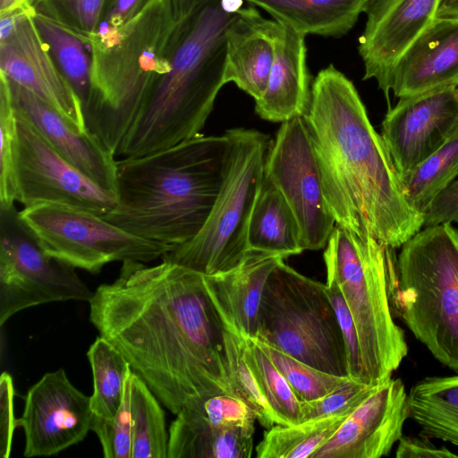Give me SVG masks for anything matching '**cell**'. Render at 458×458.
<instances>
[{
    "label": "cell",
    "instance_id": "obj_48",
    "mask_svg": "<svg viewBox=\"0 0 458 458\" xmlns=\"http://www.w3.org/2000/svg\"><path fill=\"white\" fill-rule=\"evenodd\" d=\"M223 10L228 13L238 12L243 4V0H220Z\"/></svg>",
    "mask_w": 458,
    "mask_h": 458
},
{
    "label": "cell",
    "instance_id": "obj_50",
    "mask_svg": "<svg viewBox=\"0 0 458 458\" xmlns=\"http://www.w3.org/2000/svg\"><path fill=\"white\" fill-rule=\"evenodd\" d=\"M372 1H374V0H372Z\"/></svg>",
    "mask_w": 458,
    "mask_h": 458
},
{
    "label": "cell",
    "instance_id": "obj_32",
    "mask_svg": "<svg viewBox=\"0 0 458 458\" xmlns=\"http://www.w3.org/2000/svg\"><path fill=\"white\" fill-rule=\"evenodd\" d=\"M457 177L458 131L400 181L409 205L424 216L434 199Z\"/></svg>",
    "mask_w": 458,
    "mask_h": 458
},
{
    "label": "cell",
    "instance_id": "obj_18",
    "mask_svg": "<svg viewBox=\"0 0 458 458\" xmlns=\"http://www.w3.org/2000/svg\"><path fill=\"white\" fill-rule=\"evenodd\" d=\"M33 13L21 18L10 34L0 39V72L88 131L81 103L42 41Z\"/></svg>",
    "mask_w": 458,
    "mask_h": 458
},
{
    "label": "cell",
    "instance_id": "obj_10",
    "mask_svg": "<svg viewBox=\"0 0 458 458\" xmlns=\"http://www.w3.org/2000/svg\"><path fill=\"white\" fill-rule=\"evenodd\" d=\"M76 267L49 255L14 204L0 205V326L16 313L56 301L89 302Z\"/></svg>",
    "mask_w": 458,
    "mask_h": 458
},
{
    "label": "cell",
    "instance_id": "obj_45",
    "mask_svg": "<svg viewBox=\"0 0 458 458\" xmlns=\"http://www.w3.org/2000/svg\"><path fill=\"white\" fill-rule=\"evenodd\" d=\"M430 438L420 435V437L403 435L398 441L395 452L397 458H458L445 446H436Z\"/></svg>",
    "mask_w": 458,
    "mask_h": 458
},
{
    "label": "cell",
    "instance_id": "obj_4",
    "mask_svg": "<svg viewBox=\"0 0 458 458\" xmlns=\"http://www.w3.org/2000/svg\"><path fill=\"white\" fill-rule=\"evenodd\" d=\"M234 13L225 12L220 0H211L177 22L167 67L150 89L117 156H142L200 133L226 84L225 33Z\"/></svg>",
    "mask_w": 458,
    "mask_h": 458
},
{
    "label": "cell",
    "instance_id": "obj_43",
    "mask_svg": "<svg viewBox=\"0 0 458 458\" xmlns=\"http://www.w3.org/2000/svg\"><path fill=\"white\" fill-rule=\"evenodd\" d=\"M14 386L10 374L3 372L0 377V455H10L15 428L19 427L14 416Z\"/></svg>",
    "mask_w": 458,
    "mask_h": 458
},
{
    "label": "cell",
    "instance_id": "obj_6",
    "mask_svg": "<svg viewBox=\"0 0 458 458\" xmlns=\"http://www.w3.org/2000/svg\"><path fill=\"white\" fill-rule=\"evenodd\" d=\"M323 256L327 276L338 284L356 327L362 381L380 385L408 354L390 301L397 275L394 249L335 225Z\"/></svg>",
    "mask_w": 458,
    "mask_h": 458
},
{
    "label": "cell",
    "instance_id": "obj_24",
    "mask_svg": "<svg viewBox=\"0 0 458 458\" xmlns=\"http://www.w3.org/2000/svg\"><path fill=\"white\" fill-rule=\"evenodd\" d=\"M255 424L214 427L184 406L171 423L167 458H250Z\"/></svg>",
    "mask_w": 458,
    "mask_h": 458
},
{
    "label": "cell",
    "instance_id": "obj_41",
    "mask_svg": "<svg viewBox=\"0 0 458 458\" xmlns=\"http://www.w3.org/2000/svg\"><path fill=\"white\" fill-rule=\"evenodd\" d=\"M149 1L105 0L97 30L89 40L90 50L108 48L121 29L132 20Z\"/></svg>",
    "mask_w": 458,
    "mask_h": 458
},
{
    "label": "cell",
    "instance_id": "obj_15",
    "mask_svg": "<svg viewBox=\"0 0 458 458\" xmlns=\"http://www.w3.org/2000/svg\"><path fill=\"white\" fill-rule=\"evenodd\" d=\"M18 420L25 435V457L55 455L91 430L90 396L73 386L64 369L47 372L28 390Z\"/></svg>",
    "mask_w": 458,
    "mask_h": 458
},
{
    "label": "cell",
    "instance_id": "obj_12",
    "mask_svg": "<svg viewBox=\"0 0 458 458\" xmlns=\"http://www.w3.org/2000/svg\"><path fill=\"white\" fill-rule=\"evenodd\" d=\"M264 175L292 208L304 250L325 248L336 224L326 199L304 116L282 123L270 143Z\"/></svg>",
    "mask_w": 458,
    "mask_h": 458
},
{
    "label": "cell",
    "instance_id": "obj_9",
    "mask_svg": "<svg viewBox=\"0 0 458 458\" xmlns=\"http://www.w3.org/2000/svg\"><path fill=\"white\" fill-rule=\"evenodd\" d=\"M253 338L318 369L348 377L344 341L326 284L284 259L265 284Z\"/></svg>",
    "mask_w": 458,
    "mask_h": 458
},
{
    "label": "cell",
    "instance_id": "obj_44",
    "mask_svg": "<svg viewBox=\"0 0 458 458\" xmlns=\"http://www.w3.org/2000/svg\"><path fill=\"white\" fill-rule=\"evenodd\" d=\"M423 217L424 227L441 224H458V178L434 199Z\"/></svg>",
    "mask_w": 458,
    "mask_h": 458
},
{
    "label": "cell",
    "instance_id": "obj_20",
    "mask_svg": "<svg viewBox=\"0 0 458 458\" xmlns=\"http://www.w3.org/2000/svg\"><path fill=\"white\" fill-rule=\"evenodd\" d=\"M284 26L253 5L241 8L225 33V83L233 82L255 101L263 95Z\"/></svg>",
    "mask_w": 458,
    "mask_h": 458
},
{
    "label": "cell",
    "instance_id": "obj_42",
    "mask_svg": "<svg viewBox=\"0 0 458 458\" xmlns=\"http://www.w3.org/2000/svg\"><path fill=\"white\" fill-rule=\"evenodd\" d=\"M326 285L344 341L347 375L352 379L362 381L359 339L352 316L336 282L327 276Z\"/></svg>",
    "mask_w": 458,
    "mask_h": 458
},
{
    "label": "cell",
    "instance_id": "obj_29",
    "mask_svg": "<svg viewBox=\"0 0 458 458\" xmlns=\"http://www.w3.org/2000/svg\"><path fill=\"white\" fill-rule=\"evenodd\" d=\"M351 413V412H350ZM350 413L267 428L255 451L258 458H312L338 430Z\"/></svg>",
    "mask_w": 458,
    "mask_h": 458
},
{
    "label": "cell",
    "instance_id": "obj_23",
    "mask_svg": "<svg viewBox=\"0 0 458 458\" xmlns=\"http://www.w3.org/2000/svg\"><path fill=\"white\" fill-rule=\"evenodd\" d=\"M283 26L266 89L255 101L259 116L274 123L304 116L310 100L306 36Z\"/></svg>",
    "mask_w": 458,
    "mask_h": 458
},
{
    "label": "cell",
    "instance_id": "obj_31",
    "mask_svg": "<svg viewBox=\"0 0 458 458\" xmlns=\"http://www.w3.org/2000/svg\"><path fill=\"white\" fill-rule=\"evenodd\" d=\"M159 400L131 373V458H167L169 433Z\"/></svg>",
    "mask_w": 458,
    "mask_h": 458
},
{
    "label": "cell",
    "instance_id": "obj_36",
    "mask_svg": "<svg viewBox=\"0 0 458 458\" xmlns=\"http://www.w3.org/2000/svg\"><path fill=\"white\" fill-rule=\"evenodd\" d=\"M0 205L14 204L17 195V117L7 78L0 72Z\"/></svg>",
    "mask_w": 458,
    "mask_h": 458
},
{
    "label": "cell",
    "instance_id": "obj_19",
    "mask_svg": "<svg viewBox=\"0 0 458 458\" xmlns=\"http://www.w3.org/2000/svg\"><path fill=\"white\" fill-rule=\"evenodd\" d=\"M7 81L15 110L83 175L115 195V156L89 130H81L51 105L9 78Z\"/></svg>",
    "mask_w": 458,
    "mask_h": 458
},
{
    "label": "cell",
    "instance_id": "obj_25",
    "mask_svg": "<svg viewBox=\"0 0 458 458\" xmlns=\"http://www.w3.org/2000/svg\"><path fill=\"white\" fill-rule=\"evenodd\" d=\"M277 21L303 34L342 37L356 24L372 0H246Z\"/></svg>",
    "mask_w": 458,
    "mask_h": 458
},
{
    "label": "cell",
    "instance_id": "obj_28",
    "mask_svg": "<svg viewBox=\"0 0 458 458\" xmlns=\"http://www.w3.org/2000/svg\"><path fill=\"white\" fill-rule=\"evenodd\" d=\"M32 19L53 61L84 109L90 93L92 58L89 45L78 32L35 6Z\"/></svg>",
    "mask_w": 458,
    "mask_h": 458
},
{
    "label": "cell",
    "instance_id": "obj_38",
    "mask_svg": "<svg viewBox=\"0 0 458 458\" xmlns=\"http://www.w3.org/2000/svg\"><path fill=\"white\" fill-rule=\"evenodd\" d=\"M376 386L350 378L322 397L301 402V421L350 413Z\"/></svg>",
    "mask_w": 458,
    "mask_h": 458
},
{
    "label": "cell",
    "instance_id": "obj_17",
    "mask_svg": "<svg viewBox=\"0 0 458 458\" xmlns=\"http://www.w3.org/2000/svg\"><path fill=\"white\" fill-rule=\"evenodd\" d=\"M410 418L408 393L400 378L376 388L345 418L312 458H379L390 454Z\"/></svg>",
    "mask_w": 458,
    "mask_h": 458
},
{
    "label": "cell",
    "instance_id": "obj_37",
    "mask_svg": "<svg viewBox=\"0 0 458 458\" xmlns=\"http://www.w3.org/2000/svg\"><path fill=\"white\" fill-rule=\"evenodd\" d=\"M131 371L126 378L122 403L114 419L104 420L93 416L91 430L97 435L106 458H131Z\"/></svg>",
    "mask_w": 458,
    "mask_h": 458
},
{
    "label": "cell",
    "instance_id": "obj_14",
    "mask_svg": "<svg viewBox=\"0 0 458 458\" xmlns=\"http://www.w3.org/2000/svg\"><path fill=\"white\" fill-rule=\"evenodd\" d=\"M458 131V82L401 98L389 107L381 136L403 178Z\"/></svg>",
    "mask_w": 458,
    "mask_h": 458
},
{
    "label": "cell",
    "instance_id": "obj_47",
    "mask_svg": "<svg viewBox=\"0 0 458 458\" xmlns=\"http://www.w3.org/2000/svg\"><path fill=\"white\" fill-rule=\"evenodd\" d=\"M436 18H458V0H442Z\"/></svg>",
    "mask_w": 458,
    "mask_h": 458
},
{
    "label": "cell",
    "instance_id": "obj_35",
    "mask_svg": "<svg viewBox=\"0 0 458 458\" xmlns=\"http://www.w3.org/2000/svg\"><path fill=\"white\" fill-rule=\"evenodd\" d=\"M255 340L288 381L301 402L322 397L351 378L318 369L276 347Z\"/></svg>",
    "mask_w": 458,
    "mask_h": 458
},
{
    "label": "cell",
    "instance_id": "obj_2",
    "mask_svg": "<svg viewBox=\"0 0 458 458\" xmlns=\"http://www.w3.org/2000/svg\"><path fill=\"white\" fill-rule=\"evenodd\" d=\"M304 117L336 225L394 249L423 227L354 84L333 64L315 77Z\"/></svg>",
    "mask_w": 458,
    "mask_h": 458
},
{
    "label": "cell",
    "instance_id": "obj_46",
    "mask_svg": "<svg viewBox=\"0 0 458 458\" xmlns=\"http://www.w3.org/2000/svg\"><path fill=\"white\" fill-rule=\"evenodd\" d=\"M209 1L211 0H170L174 17L177 22Z\"/></svg>",
    "mask_w": 458,
    "mask_h": 458
},
{
    "label": "cell",
    "instance_id": "obj_34",
    "mask_svg": "<svg viewBox=\"0 0 458 458\" xmlns=\"http://www.w3.org/2000/svg\"><path fill=\"white\" fill-rule=\"evenodd\" d=\"M246 359L280 424L301 422V401L285 377L252 337H245Z\"/></svg>",
    "mask_w": 458,
    "mask_h": 458
},
{
    "label": "cell",
    "instance_id": "obj_49",
    "mask_svg": "<svg viewBox=\"0 0 458 458\" xmlns=\"http://www.w3.org/2000/svg\"><path fill=\"white\" fill-rule=\"evenodd\" d=\"M19 0H0V12L4 11ZM37 3L38 0H33Z\"/></svg>",
    "mask_w": 458,
    "mask_h": 458
},
{
    "label": "cell",
    "instance_id": "obj_13",
    "mask_svg": "<svg viewBox=\"0 0 458 458\" xmlns=\"http://www.w3.org/2000/svg\"><path fill=\"white\" fill-rule=\"evenodd\" d=\"M17 117L16 201L24 208L50 203L69 206L104 216L116 198L65 160L34 125L15 110Z\"/></svg>",
    "mask_w": 458,
    "mask_h": 458
},
{
    "label": "cell",
    "instance_id": "obj_8",
    "mask_svg": "<svg viewBox=\"0 0 458 458\" xmlns=\"http://www.w3.org/2000/svg\"><path fill=\"white\" fill-rule=\"evenodd\" d=\"M229 140L225 176L212 210L199 233L161 259L204 276L228 271L250 251L248 229L260 191L271 141L257 130L234 128Z\"/></svg>",
    "mask_w": 458,
    "mask_h": 458
},
{
    "label": "cell",
    "instance_id": "obj_26",
    "mask_svg": "<svg viewBox=\"0 0 458 458\" xmlns=\"http://www.w3.org/2000/svg\"><path fill=\"white\" fill-rule=\"evenodd\" d=\"M248 243L250 250L277 254L284 259L305 250L292 208L265 175L250 219Z\"/></svg>",
    "mask_w": 458,
    "mask_h": 458
},
{
    "label": "cell",
    "instance_id": "obj_21",
    "mask_svg": "<svg viewBox=\"0 0 458 458\" xmlns=\"http://www.w3.org/2000/svg\"><path fill=\"white\" fill-rule=\"evenodd\" d=\"M458 82V18H436L397 62L391 83L396 98Z\"/></svg>",
    "mask_w": 458,
    "mask_h": 458
},
{
    "label": "cell",
    "instance_id": "obj_3",
    "mask_svg": "<svg viewBox=\"0 0 458 458\" xmlns=\"http://www.w3.org/2000/svg\"><path fill=\"white\" fill-rule=\"evenodd\" d=\"M229 140L201 133L172 147L116 160L114 208L103 217L173 248L193 239L220 191Z\"/></svg>",
    "mask_w": 458,
    "mask_h": 458
},
{
    "label": "cell",
    "instance_id": "obj_30",
    "mask_svg": "<svg viewBox=\"0 0 458 458\" xmlns=\"http://www.w3.org/2000/svg\"><path fill=\"white\" fill-rule=\"evenodd\" d=\"M87 357L91 368L93 416L113 420L122 403L125 381L131 371L130 363L109 341L99 335L91 344Z\"/></svg>",
    "mask_w": 458,
    "mask_h": 458
},
{
    "label": "cell",
    "instance_id": "obj_39",
    "mask_svg": "<svg viewBox=\"0 0 458 458\" xmlns=\"http://www.w3.org/2000/svg\"><path fill=\"white\" fill-rule=\"evenodd\" d=\"M104 1L38 0L35 6L81 34L89 43L97 30Z\"/></svg>",
    "mask_w": 458,
    "mask_h": 458
},
{
    "label": "cell",
    "instance_id": "obj_1",
    "mask_svg": "<svg viewBox=\"0 0 458 458\" xmlns=\"http://www.w3.org/2000/svg\"><path fill=\"white\" fill-rule=\"evenodd\" d=\"M89 303L99 335L174 415L188 403L233 394L225 327L204 275L165 259L154 266L126 260L117 278L100 284Z\"/></svg>",
    "mask_w": 458,
    "mask_h": 458
},
{
    "label": "cell",
    "instance_id": "obj_27",
    "mask_svg": "<svg viewBox=\"0 0 458 458\" xmlns=\"http://www.w3.org/2000/svg\"><path fill=\"white\" fill-rule=\"evenodd\" d=\"M408 399L420 435L458 447V375L426 377L411 386Z\"/></svg>",
    "mask_w": 458,
    "mask_h": 458
},
{
    "label": "cell",
    "instance_id": "obj_5",
    "mask_svg": "<svg viewBox=\"0 0 458 458\" xmlns=\"http://www.w3.org/2000/svg\"><path fill=\"white\" fill-rule=\"evenodd\" d=\"M170 0H150L104 50H91L88 130L115 157L158 76L175 29Z\"/></svg>",
    "mask_w": 458,
    "mask_h": 458
},
{
    "label": "cell",
    "instance_id": "obj_33",
    "mask_svg": "<svg viewBox=\"0 0 458 458\" xmlns=\"http://www.w3.org/2000/svg\"><path fill=\"white\" fill-rule=\"evenodd\" d=\"M225 349L233 394L253 410L257 420L267 429L276 424H280L246 359L245 337L225 327Z\"/></svg>",
    "mask_w": 458,
    "mask_h": 458
},
{
    "label": "cell",
    "instance_id": "obj_16",
    "mask_svg": "<svg viewBox=\"0 0 458 458\" xmlns=\"http://www.w3.org/2000/svg\"><path fill=\"white\" fill-rule=\"evenodd\" d=\"M442 0H374L369 5L358 50L363 80L374 79L389 103L394 67L419 35L436 19Z\"/></svg>",
    "mask_w": 458,
    "mask_h": 458
},
{
    "label": "cell",
    "instance_id": "obj_40",
    "mask_svg": "<svg viewBox=\"0 0 458 458\" xmlns=\"http://www.w3.org/2000/svg\"><path fill=\"white\" fill-rule=\"evenodd\" d=\"M185 406L192 408L214 427L229 428L250 425L255 424L257 420L253 410L233 394L225 393L211 395Z\"/></svg>",
    "mask_w": 458,
    "mask_h": 458
},
{
    "label": "cell",
    "instance_id": "obj_22",
    "mask_svg": "<svg viewBox=\"0 0 458 458\" xmlns=\"http://www.w3.org/2000/svg\"><path fill=\"white\" fill-rule=\"evenodd\" d=\"M284 259L277 254L250 250L235 267L204 276L208 293L225 327L243 337L256 335L265 284Z\"/></svg>",
    "mask_w": 458,
    "mask_h": 458
},
{
    "label": "cell",
    "instance_id": "obj_11",
    "mask_svg": "<svg viewBox=\"0 0 458 458\" xmlns=\"http://www.w3.org/2000/svg\"><path fill=\"white\" fill-rule=\"evenodd\" d=\"M20 214L46 252L91 274L115 261L148 263L173 249L69 206L42 203L25 207Z\"/></svg>",
    "mask_w": 458,
    "mask_h": 458
},
{
    "label": "cell",
    "instance_id": "obj_7",
    "mask_svg": "<svg viewBox=\"0 0 458 458\" xmlns=\"http://www.w3.org/2000/svg\"><path fill=\"white\" fill-rule=\"evenodd\" d=\"M392 308L442 365L458 373V229L425 226L402 246Z\"/></svg>",
    "mask_w": 458,
    "mask_h": 458
}]
</instances>
